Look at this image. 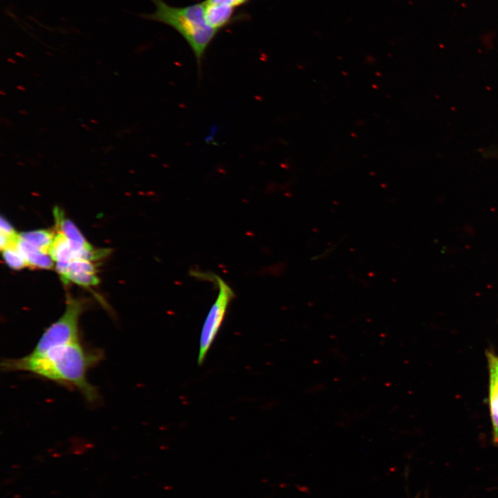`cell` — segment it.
Returning a JSON list of instances; mask_svg holds the SVG:
<instances>
[{
    "mask_svg": "<svg viewBox=\"0 0 498 498\" xmlns=\"http://www.w3.org/2000/svg\"><path fill=\"white\" fill-rule=\"evenodd\" d=\"M84 309L82 299L68 295L64 313L45 329L30 353L41 354L53 348L80 341L79 320Z\"/></svg>",
    "mask_w": 498,
    "mask_h": 498,
    "instance_id": "cell-3",
    "label": "cell"
},
{
    "mask_svg": "<svg viewBox=\"0 0 498 498\" xmlns=\"http://www.w3.org/2000/svg\"><path fill=\"white\" fill-rule=\"evenodd\" d=\"M81 126L87 131H91V129L89 127H88V126L86 125L85 124H81Z\"/></svg>",
    "mask_w": 498,
    "mask_h": 498,
    "instance_id": "cell-17",
    "label": "cell"
},
{
    "mask_svg": "<svg viewBox=\"0 0 498 498\" xmlns=\"http://www.w3.org/2000/svg\"><path fill=\"white\" fill-rule=\"evenodd\" d=\"M19 113H21V114H23V115H27V114H28V112L27 111H25V110H20V111H19Z\"/></svg>",
    "mask_w": 498,
    "mask_h": 498,
    "instance_id": "cell-18",
    "label": "cell"
},
{
    "mask_svg": "<svg viewBox=\"0 0 498 498\" xmlns=\"http://www.w3.org/2000/svg\"><path fill=\"white\" fill-rule=\"evenodd\" d=\"M2 256L7 266L14 270H20L27 266L26 262L16 246L2 250Z\"/></svg>",
    "mask_w": 498,
    "mask_h": 498,
    "instance_id": "cell-11",
    "label": "cell"
},
{
    "mask_svg": "<svg viewBox=\"0 0 498 498\" xmlns=\"http://www.w3.org/2000/svg\"><path fill=\"white\" fill-rule=\"evenodd\" d=\"M0 93H1V94L2 95H6V94L2 91V90H1V92H0Z\"/></svg>",
    "mask_w": 498,
    "mask_h": 498,
    "instance_id": "cell-20",
    "label": "cell"
},
{
    "mask_svg": "<svg viewBox=\"0 0 498 498\" xmlns=\"http://www.w3.org/2000/svg\"><path fill=\"white\" fill-rule=\"evenodd\" d=\"M250 0H234L237 6H240L242 5H244L249 2Z\"/></svg>",
    "mask_w": 498,
    "mask_h": 498,
    "instance_id": "cell-15",
    "label": "cell"
},
{
    "mask_svg": "<svg viewBox=\"0 0 498 498\" xmlns=\"http://www.w3.org/2000/svg\"><path fill=\"white\" fill-rule=\"evenodd\" d=\"M489 370V387L498 393V356L492 350L486 351Z\"/></svg>",
    "mask_w": 498,
    "mask_h": 498,
    "instance_id": "cell-13",
    "label": "cell"
},
{
    "mask_svg": "<svg viewBox=\"0 0 498 498\" xmlns=\"http://www.w3.org/2000/svg\"><path fill=\"white\" fill-rule=\"evenodd\" d=\"M211 277L218 286L219 293L201 329L197 358L199 365H201L205 360L223 324L228 307L234 296L231 287L223 279L215 275H212Z\"/></svg>",
    "mask_w": 498,
    "mask_h": 498,
    "instance_id": "cell-4",
    "label": "cell"
},
{
    "mask_svg": "<svg viewBox=\"0 0 498 498\" xmlns=\"http://www.w3.org/2000/svg\"><path fill=\"white\" fill-rule=\"evenodd\" d=\"M55 232L49 229H39L19 233V237L42 251L49 254Z\"/></svg>",
    "mask_w": 498,
    "mask_h": 498,
    "instance_id": "cell-10",
    "label": "cell"
},
{
    "mask_svg": "<svg viewBox=\"0 0 498 498\" xmlns=\"http://www.w3.org/2000/svg\"><path fill=\"white\" fill-rule=\"evenodd\" d=\"M49 255L55 263V269L61 280L66 284L68 266L74 257L67 239L60 232H56Z\"/></svg>",
    "mask_w": 498,
    "mask_h": 498,
    "instance_id": "cell-8",
    "label": "cell"
},
{
    "mask_svg": "<svg viewBox=\"0 0 498 498\" xmlns=\"http://www.w3.org/2000/svg\"><path fill=\"white\" fill-rule=\"evenodd\" d=\"M103 358L99 349H87L80 341L53 348L41 354L5 359L3 371H28L39 377L77 389L89 403L96 401L98 391L86 378L87 371Z\"/></svg>",
    "mask_w": 498,
    "mask_h": 498,
    "instance_id": "cell-1",
    "label": "cell"
},
{
    "mask_svg": "<svg viewBox=\"0 0 498 498\" xmlns=\"http://www.w3.org/2000/svg\"><path fill=\"white\" fill-rule=\"evenodd\" d=\"M17 248L24 257L27 266L40 269L53 268L54 261L49 254L35 248L20 237H19Z\"/></svg>",
    "mask_w": 498,
    "mask_h": 498,
    "instance_id": "cell-9",
    "label": "cell"
},
{
    "mask_svg": "<svg viewBox=\"0 0 498 498\" xmlns=\"http://www.w3.org/2000/svg\"><path fill=\"white\" fill-rule=\"evenodd\" d=\"M203 3L206 21L214 30L219 31L232 22L237 7L234 0H204Z\"/></svg>",
    "mask_w": 498,
    "mask_h": 498,
    "instance_id": "cell-6",
    "label": "cell"
},
{
    "mask_svg": "<svg viewBox=\"0 0 498 498\" xmlns=\"http://www.w3.org/2000/svg\"><path fill=\"white\" fill-rule=\"evenodd\" d=\"M17 89L18 90H19V91H26V89H25V87L23 86H21V85H17Z\"/></svg>",
    "mask_w": 498,
    "mask_h": 498,
    "instance_id": "cell-16",
    "label": "cell"
},
{
    "mask_svg": "<svg viewBox=\"0 0 498 498\" xmlns=\"http://www.w3.org/2000/svg\"><path fill=\"white\" fill-rule=\"evenodd\" d=\"M0 233L16 241H17L19 237V234L15 231L11 224L3 216L1 217Z\"/></svg>",
    "mask_w": 498,
    "mask_h": 498,
    "instance_id": "cell-14",
    "label": "cell"
},
{
    "mask_svg": "<svg viewBox=\"0 0 498 498\" xmlns=\"http://www.w3.org/2000/svg\"><path fill=\"white\" fill-rule=\"evenodd\" d=\"M488 401L492 424L493 442L498 445V393L490 387Z\"/></svg>",
    "mask_w": 498,
    "mask_h": 498,
    "instance_id": "cell-12",
    "label": "cell"
},
{
    "mask_svg": "<svg viewBox=\"0 0 498 498\" xmlns=\"http://www.w3.org/2000/svg\"><path fill=\"white\" fill-rule=\"evenodd\" d=\"M151 1L154 11L142 17L167 25L179 33L190 46L200 69L205 53L218 33L206 21L203 1L176 7L163 0Z\"/></svg>",
    "mask_w": 498,
    "mask_h": 498,
    "instance_id": "cell-2",
    "label": "cell"
},
{
    "mask_svg": "<svg viewBox=\"0 0 498 498\" xmlns=\"http://www.w3.org/2000/svg\"><path fill=\"white\" fill-rule=\"evenodd\" d=\"M53 216L56 232L62 234L67 239L74 258L94 261L104 257L110 252L108 249L93 248L84 237L77 227L64 215L58 207H55Z\"/></svg>",
    "mask_w": 498,
    "mask_h": 498,
    "instance_id": "cell-5",
    "label": "cell"
},
{
    "mask_svg": "<svg viewBox=\"0 0 498 498\" xmlns=\"http://www.w3.org/2000/svg\"><path fill=\"white\" fill-rule=\"evenodd\" d=\"M70 282L84 287L98 284L100 280L91 261L79 258L73 259L68 269L66 284Z\"/></svg>",
    "mask_w": 498,
    "mask_h": 498,
    "instance_id": "cell-7",
    "label": "cell"
},
{
    "mask_svg": "<svg viewBox=\"0 0 498 498\" xmlns=\"http://www.w3.org/2000/svg\"><path fill=\"white\" fill-rule=\"evenodd\" d=\"M91 122L92 123H95V124H98V123L95 120H93V119H91Z\"/></svg>",
    "mask_w": 498,
    "mask_h": 498,
    "instance_id": "cell-19",
    "label": "cell"
}]
</instances>
